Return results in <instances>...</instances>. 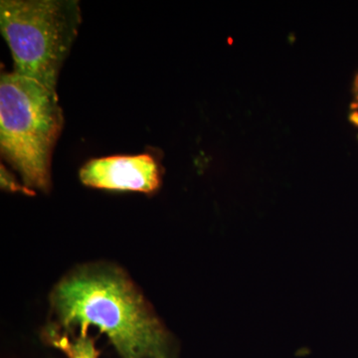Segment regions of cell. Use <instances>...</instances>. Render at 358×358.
I'll return each instance as SVG.
<instances>
[{"instance_id":"cell-4","label":"cell","mask_w":358,"mask_h":358,"mask_svg":"<svg viewBox=\"0 0 358 358\" xmlns=\"http://www.w3.org/2000/svg\"><path fill=\"white\" fill-rule=\"evenodd\" d=\"M84 185L99 189L152 193L159 189L162 174L152 155H113L91 159L81 169Z\"/></svg>"},{"instance_id":"cell-1","label":"cell","mask_w":358,"mask_h":358,"mask_svg":"<svg viewBox=\"0 0 358 358\" xmlns=\"http://www.w3.org/2000/svg\"><path fill=\"white\" fill-rule=\"evenodd\" d=\"M50 301L61 334L85 336L95 327L121 358H178L171 334L121 268H78L58 282Z\"/></svg>"},{"instance_id":"cell-3","label":"cell","mask_w":358,"mask_h":358,"mask_svg":"<svg viewBox=\"0 0 358 358\" xmlns=\"http://www.w3.org/2000/svg\"><path fill=\"white\" fill-rule=\"evenodd\" d=\"M81 22L76 0H1L0 29L13 72L56 90Z\"/></svg>"},{"instance_id":"cell-7","label":"cell","mask_w":358,"mask_h":358,"mask_svg":"<svg viewBox=\"0 0 358 358\" xmlns=\"http://www.w3.org/2000/svg\"><path fill=\"white\" fill-rule=\"evenodd\" d=\"M352 109L353 113L358 114V72L353 81Z\"/></svg>"},{"instance_id":"cell-5","label":"cell","mask_w":358,"mask_h":358,"mask_svg":"<svg viewBox=\"0 0 358 358\" xmlns=\"http://www.w3.org/2000/svg\"><path fill=\"white\" fill-rule=\"evenodd\" d=\"M51 345L61 350L67 358H99L101 352L96 348L95 338L88 334H77L71 338L69 334H61L55 329L49 331Z\"/></svg>"},{"instance_id":"cell-8","label":"cell","mask_w":358,"mask_h":358,"mask_svg":"<svg viewBox=\"0 0 358 358\" xmlns=\"http://www.w3.org/2000/svg\"><path fill=\"white\" fill-rule=\"evenodd\" d=\"M350 121H352V124H355V127H357V129H358V114L357 113H352L350 114Z\"/></svg>"},{"instance_id":"cell-2","label":"cell","mask_w":358,"mask_h":358,"mask_svg":"<svg viewBox=\"0 0 358 358\" xmlns=\"http://www.w3.org/2000/svg\"><path fill=\"white\" fill-rule=\"evenodd\" d=\"M62 128L56 90L15 72L1 75L0 150L28 189H50L52 154Z\"/></svg>"},{"instance_id":"cell-6","label":"cell","mask_w":358,"mask_h":358,"mask_svg":"<svg viewBox=\"0 0 358 358\" xmlns=\"http://www.w3.org/2000/svg\"><path fill=\"white\" fill-rule=\"evenodd\" d=\"M1 186L4 189H9L10 192H20L25 193V194L34 195V192H32V190L28 189L25 186L18 185L15 179L13 178L11 174L8 173L3 166H1Z\"/></svg>"}]
</instances>
